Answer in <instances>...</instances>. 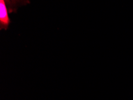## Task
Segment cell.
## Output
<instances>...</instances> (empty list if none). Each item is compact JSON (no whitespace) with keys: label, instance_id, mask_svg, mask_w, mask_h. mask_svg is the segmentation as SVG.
Returning <instances> with one entry per match:
<instances>
[{"label":"cell","instance_id":"obj_1","mask_svg":"<svg viewBox=\"0 0 133 100\" xmlns=\"http://www.w3.org/2000/svg\"><path fill=\"white\" fill-rule=\"evenodd\" d=\"M10 23V19L4 0H0V24L1 29H7Z\"/></svg>","mask_w":133,"mask_h":100},{"label":"cell","instance_id":"obj_2","mask_svg":"<svg viewBox=\"0 0 133 100\" xmlns=\"http://www.w3.org/2000/svg\"><path fill=\"white\" fill-rule=\"evenodd\" d=\"M5 2H7L8 4H12L15 3V2L17 1V0H4Z\"/></svg>","mask_w":133,"mask_h":100}]
</instances>
